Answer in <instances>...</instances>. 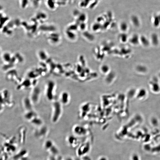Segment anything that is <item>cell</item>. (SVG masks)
<instances>
[{
  "instance_id": "cell-1",
  "label": "cell",
  "mask_w": 160,
  "mask_h": 160,
  "mask_svg": "<svg viewBox=\"0 0 160 160\" xmlns=\"http://www.w3.org/2000/svg\"><path fill=\"white\" fill-rule=\"evenodd\" d=\"M0 113L5 110L6 107L12 108L14 105L15 102L12 99V95L7 89H4L0 91Z\"/></svg>"
},
{
  "instance_id": "cell-2",
  "label": "cell",
  "mask_w": 160,
  "mask_h": 160,
  "mask_svg": "<svg viewBox=\"0 0 160 160\" xmlns=\"http://www.w3.org/2000/svg\"><path fill=\"white\" fill-rule=\"evenodd\" d=\"M50 120L53 124L56 123L60 119L62 114V104L59 101H54L51 105Z\"/></svg>"
},
{
  "instance_id": "cell-3",
  "label": "cell",
  "mask_w": 160,
  "mask_h": 160,
  "mask_svg": "<svg viewBox=\"0 0 160 160\" xmlns=\"http://www.w3.org/2000/svg\"><path fill=\"white\" fill-rule=\"evenodd\" d=\"M57 85L54 81L50 80L47 82L44 87V94L48 101H53L56 94Z\"/></svg>"
},
{
  "instance_id": "cell-4",
  "label": "cell",
  "mask_w": 160,
  "mask_h": 160,
  "mask_svg": "<svg viewBox=\"0 0 160 160\" xmlns=\"http://www.w3.org/2000/svg\"><path fill=\"white\" fill-rule=\"evenodd\" d=\"M37 82L36 80H21L19 84L17 85L16 90L18 91L29 89L33 88L37 86Z\"/></svg>"
},
{
  "instance_id": "cell-5",
  "label": "cell",
  "mask_w": 160,
  "mask_h": 160,
  "mask_svg": "<svg viewBox=\"0 0 160 160\" xmlns=\"http://www.w3.org/2000/svg\"><path fill=\"white\" fill-rule=\"evenodd\" d=\"M31 90L29 97L34 105H37L40 101L41 95V89L37 86Z\"/></svg>"
},
{
  "instance_id": "cell-6",
  "label": "cell",
  "mask_w": 160,
  "mask_h": 160,
  "mask_svg": "<svg viewBox=\"0 0 160 160\" xmlns=\"http://www.w3.org/2000/svg\"><path fill=\"white\" fill-rule=\"evenodd\" d=\"M49 129L46 125H43L36 128L34 132V135L39 139H43L48 136Z\"/></svg>"
},
{
  "instance_id": "cell-7",
  "label": "cell",
  "mask_w": 160,
  "mask_h": 160,
  "mask_svg": "<svg viewBox=\"0 0 160 160\" xmlns=\"http://www.w3.org/2000/svg\"><path fill=\"white\" fill-rule=\"evenodd\" d=\"M27 129L25 125H22L18 129V135L19 142L20 144L24 145L26 141Z\"/></svg>"
},
{
  "instance_id": "cell-8",
  "label": "cell",
  "mask_w": 160,
  "mask_h": 160,
  "mask_svg": "<svg viewBox=\"0 0 160 160\" xmlns=\"http://www.w3.org/2000/svg\"><path fill=\"white\" fill-rule=\"evenodd\" d=\"M22 104L25 111L33 110L34 105L29 97H25L23 98Z\"/></svg>"
},
{
  "instance_id": "cell-9",
  "label": "cell",
  "mask_w": 160,
  "mask_h": 160,
  "mask_svg": "<svg viewBox=\"0 0 160 160\" xmlns=\"http://www.w3.org/2000/svg\"><path fill=\"white\" fill-rule=\"evenodd\" d=\"M38 115L34 110L25 111L24 117L25 120L30 123L33 119Z\"/></svg>"
},
{
  "instance_id": "cell-10",
  "label": "cell",
  "mask_w": 160,
  "mask_h": 160,
  "mask_svg": "<svg viewBox=\"0 0 160 160\" xmlns=\"http://www.w3.org/2000/svg\"><path fill=\"white\" fill-rule=\"evenodd\" d=\"M69 94L66 92H63L60 94L59 97V101L62 105H66L69 103Z\"/></svg>"
},
{
  "instance_id": "cell-11",
  "label": "cell",
  "mask_w": 160,
  "mask_h": 160,
  "mask_svg": "<svg viewBox=\"0 0 160 160\" xmlns=\"http://www.w3.org/2000/svg\"><path fill=\"white\" fill-rule=\"evenodd\" d=\"M30 123L34 126L39 127L43 125V121L41 118L37 115L30 122Z\"/></svg>"
},
{
  "instance_id": "cell-12",
  "label": "cell",
  "mask_w": 160,
  "mask_h": 160,
  "mask_svg": "<svg viewBox=\"0 0 160 160\" xmlns=\"http://www.w3.org/2000/svg\"><path fill=\"white\" fill-rule=\"evenodd\" d=\"M55 144L54 142L50 140H48L45 141L44 144V149L48 152L49 149Z\"/></svg>"
},
{
  "instance_id": "cell-13",
  "label": "cell",
  "mask_w": 160,
  "mask_h": 160,
  "mask_svg": "<svg viewBox=\"0 0 160 160\" xmlns=\"http://www.w3.org/2000/svg\"><path fill=\"white\" fill-rule=\"evenodd\" d=\"M130 43L134 45L137 44L140 41V38L138 35H135L133 36L130 39Z\"/></svg>"
},
{
  "instance_id": "cell-14",
  "label": "cell",
  "mask_w": 160,
  "mask_h": 160,
  "mask_svg": "<svg viewBox=\"0 0 160 160\" xmlns=\"http://www.w3.org/2000/svg\"><path fill=\"white\" fill-rule=\"evenodd\" d=\"M151 40L152 43L155 45H158L159 43V38L158 35L156 34H153L152 35Z\"/></svg>"
},
{
  "instance_id": "cell-15",
  "label": "cell",
  "mask_w": 160,
  "mask_h": 160,
  "mask_svg": "<svg viewBox=\"0 0 160 160\" xmlns=\"http://www.w3.org/2000/svg\"><path fill=\"white\" fill-rule=\"evenodd\" d=\"M140 41L142 44L145 46H148L149 44V42L146 37L142 36L140 38Z\"/></svg>"
},
{
  "instance_id": "cell-16",
  "label": "cell",
  "mask_w": 160,
  "mask_h": 160,
  "mask_svg": "<svg viewBox=\"0 0 160 160\" xmlns=\"http://www.w3.org/2000/svg\"><path fill=\"white\" fill-rule=\"evenodd\" d=\"M132 21L133 24L135 26H139L140 25L139 21L136 18H133L132 19Z\"/></svg>"
},
{
  "instance_id": "cell-17",
  "label": "cell",
  "mask_w": 160,
  "mask_h": 160,
  "mask_svg": "<svg viewBox=\"0 0 160 160\" xmlns=\"http://www.w3.org/2000/svg\"><path fill=\"white\" fill-rule=\"evenodd\" d=\"M128 25L125 23H123L121 25V28L123 31H126L128 29Z\"/></svg>"
},
{
  "instance_id": "cell-18",
  "label": "cell",
  "mask_w": 160,
  "mask_h": 160,
  "mask_svg": "<svg viewBox=\"0 0 160 160\" xmlns=\"http://www.w3.org/2000/svg\"><path fill=\"white\" fill-rule=\"evenodd\" d=\"M122 38L123 41L124 42L126 41L127 40V35H123L122 36Z\"/></svg>"
},
{
  "instance_id": "cell-19",
  "label": "cell",
  "mask_w": 160,
  "mask_h": 160,
  "mask_svg": "<svg viewBox=\"0 0 160 160\" xmlns=\"http://www.w3.org/2000/svg\"><path fill=\"white\" fill-rule=\"evenodd\" d=\"M98 160H108L106 157H102L99 158Z\"/></svg>"
},
{
  "instance_id": "cell-20",
  "label": "cell",
  "mask_w": 160,
  "mask_h": 160,
  "mask_svg": "<svg viewBox=\"0 0 160 160\" xmlns=\"http://www.w3.org/2000/svg\"><path fill=\"white\" fill-rule=\"evenodd\" d=\"M65 160H73L71 158V157H67L66 158V159Z\"/></svg>"
}]
</instances>
